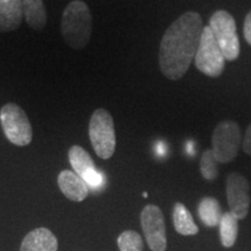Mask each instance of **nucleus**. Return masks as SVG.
<instances>
[{"label":"nucleus","mask_w":251,"mask_h":251,"mask_svg":"<svg viewBox=\"0 0 251 251\" xmlns=\"http://www.w3.org/2000/svg\"><path fill=\"white\" fill-rule=\"evenodd\" d=\"M141 226L152 251L166 250V227L162 209L156 205L146 206L141 212Z\"/></svg>","instance_id":"8"},{"label":"nucleus","mask_w":251,"mask_h":251,"mask_svg":"<svg viewBox=\"0 0 251 251\" xmlns=\"http://www.w3.org/2000/svg\"><path fill=\"white\" fill-rule=\"evenodd\" d=\"M203 29L202 18L197 12H186L165 30L159 46V68L170 80L186 74L196 57Z\"/></svg>","instance_id":"1"},{"label":"nucleus","mask_w":251,"mask_h":251,"mask_svg":"<svg viewBox=\"0 0 251 251\" xmlns=\"http://www.w3.org/2000/svg\"><path fill=\"white\" fill-rule=\"evenodd\" d=\"M194 59L198 70L206 76L216 78L224 72L226 58L209 26H203Z\"/></svg>","instance_id":"6"},{"label":"nucleus","mask_w":251,"mask_h":251,"mask_svg":"<svg viewBox=\"0 0 251 251\" xmlns=\"http://www.w3.org/2000/svg\"><path fill=\"white\" fill-rule=\"evenodd\" d=\"M227 199L231 214L237 220L246 219L250 209V185L238 172L227 177Z\"/></svg>","instance_id":"9"},{"label":"nucleus","mask_w":251,"mask_h":251,"mask_svg":"<svg viewBox=\"0 0 251 251\" xmlns=\"http://www.w3.org/2000/svg\"><path fill=\"white\" fill-rule=\"evenodd\" d=\"M174 226L177 233L184 236H192L199 233V228L194 222L193 216L186 206L181 202H176L174 206Z\"/></svg>","instance_id":"15"},{"label":"nucleus","mask_w":251,"mask_h":251,"mask_svg":"<svg viewBox=\"0 0 251 251\" xmlns=\"http://www.w3.org/2000/svg\"><path fill=\"white\" fill-rule=\"evenodd\" d=\"M69 161L74 169V172L81 177L87 186L99 188L103 183V176L94 166L93 159L90 153L80 146H72L69 150Z\"/></svg>","instance_id":"10"},{"label":"nucleus","mask_w":251,"mask_h":251,"mask_svg":"<svg viewBox=\"0 0 251 251\" xmlns=\"http://www.w3.org/2000/svg\"><path fill=\"white\" fill-rule=\"evenodd\" d=\"M143 197H144V198H147V197H148V193H147V192H144V193H143Z\"/></svg>","instance_id":"22"},{"label":"nucleus","mask_w":251,"mask_h":251,"mask_svg":"<svg viewBox=\"0 0 251 251\" xmlns=\"http://www.w3.org/2000/svg\"><path fill=\"white\" fill-rule=\"evenodd\" d=\"M209 27L224 54L226 61L234 62L240 56V39L236 31L235 19L227 11L220 9L212 15Z\"/></svg>","instance_id":"5"},{"label":"nucleus","mask_w":251,"mask_h":251,"mask_svg":"<svg viewBox=\"0 0 251 251\" xmlns=\"http://www.w3.org/2000/svg\"><path fill=\"white\" fill-rule=\"evenodd\" d=\"M198 212H199L201 222L207 227H215L220 225V221L222 219V212L219 201L214 198H203L199 203Z\"/></svg>","instance_id":"16"},{"label":"nucleus","mask_w":251,"mask_h":251,"mask_svg":"<svg viewBox=\"0 0 251 251\" xmlns=\"http://www.w3.org/2000/svg\"><path fill=\"white\" fill-rule=\"evenodd\" d=\"M57 183L59 190L64 194L68 199L72 201L80 202L85 200L89 196L90 187L84 181L81 177H79L76 172L70 170H63L58 175Z\"/></svg>","instance_id":"11"},{"label":"nucleus","mask_w":251,"mask_h":251,"mask_svg":"<svg viewBox=\"0 0 251 251\" xmlns=\"http://www.w3.org/2000/svg\"><path fill=\"white\" fill-rule=\"evenodd\" d=\"M91 143L100 158L108 159L114 155L117 147L114 121L111 113L105 108H98L93 112L89 124Z\"/></svg>","instance_id":"3"},{"label":"nucleus","mask_w":251,"mask_h":251,"mask_svg":"<svg viewBox=\"0 0 251 251\" xmlns=\"http://www.w3.org/2000/svg\"><path fill=\"white\" fill-rule=\"evenodd\" d=\"M219 164L212 149L205 150L200 159V171L202 177L207 180H215L219 176Z\"/></svg>","instance_id":"18"},{"label":"nucleus","mask_w":251,"mask_h":251,"mask_svg":"<svg viewBox=\"0 0 251 251\" xmlns=\"http://www.w3.org/2000/svg\"><path fill=\"white\" fill-rule=\"evenodd\" d=\"M61 34L65 43L74 49H83L90 43L92 35V15L81 0H74L62 14Z\"/></svg>","instance_id":"2"},{"label":"nucleus","mask_w":251,"mask_h":251,"mask_svg":"<svg viewBox=\"0 0 251 251\" xmlns=\"http://www.w3.org/2000/svg\"><path fill=\"white\" fill-rule=\"evenodd\" d=\"M23 14L28 26L42 30L47 25V11L42 0H23Z\"/></svg>","instance_id":"14"},{"label":"nucleus","mask_w":251,"mask_h":251,"mask_svg":"<svg viewBox=\"0 0 251 251\" xmlns=\"http://www.w3.org/2000/svg\"><path fill=\"white\" fill-rule=\"evenodd\" d=\"M244 39L251 46V11L247 14L246 20H244Z\"/></svg>","instance_id":"20"},{"label":"nucleus","mask_w":251,"mask_h":251,"mask_svg":"<svg viewBox=\"0 0 251 251\" xmlns=\"http://www.w3.org/2000/svg\"><path fill=\"white\" fill-rule=\"evenodd\" d=\"M242 147L243 151L246 152L247 155H251V125L248 127L246 134H244Z\"/></svg>","instance_id":"21"},{"label":"nucleus","mask_w":251,"mask_h":251,"mask_svg":"<svg viewBox=\"0 0 251 251\" xmlns=\"http://www.w3.org/2000/svg\"><path fill=\"white\" fill-rule=\"evenodd\" d=\"M213 152L219 163L233 162L242 144L241 129L235 121L226 120L216 126L212 136Z\"/></svg>","instance_id":"7"},{"label":"nucleus","mask_w":251,"mask_h":251,"mask_svg":"<svg viewBox=\"0 0 251 251\" xmlns=\"http://www.w3.org/2000/svg\"><path fill=\"white\" fill-rule=\"evenodd\" d=\"M120 251H143V241L139 233L134 230H126L118 238Z\"/></svg>","instance_id":"19"},{"label":"nucleus","mask_w":251,"mask_h":251,"mask_svg":"<svg viewBox=\"0 0 251 251\" xmlns=\"http://www.w3.org/2000/svg\"><path fill=\"white\" fill-rule=\"evenodd\" d=\"M58 241L52 231L47 228H37L25 236L20 251H57Z\"/></svg>","instance_id":"12"},{"label":"nucleus","mask_w":251,"mask_h":251,"mask_svg":"<svg viewBox=\"0 0 251 251\" xmlns=\"http://www.w3.org/2000/svg\"><path fill=\"white\" fill-rule=\"evenodd\" d=\"M23 18V0H0V33L18 29Z\"/></svg>","instance_id":"13"},{"label":"nucleus","mask_w":251,"mask_h":251,"mask_svg":"<svg viewBox=\"0 0 251 251\" xmlns=\"http://www.w3.org/2000/svg\"><path fill=\"white\" fill-rule=\"evenodd\" d=\"M238 234V220L230 212L224 213L220 221V238L225 248L234 247Z\"/></svg>","instance_id":"17"},{"label":"nucleus","mask_w":251,"mask_h":251,"mask_svg":"<svg viewBox=\"0 0 251 251\" xmlns=\"http://www.w3.org/2000/svg\"><path fill=\"white\" fill-rule=\"evenodd\" d=\"M0 124L9 142L14 146H28L33 140V128L26 112L17 103L8 102L0 111Z\"/></svg>","instance_id":"4"}]
</instances>
